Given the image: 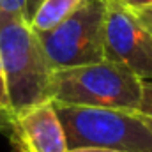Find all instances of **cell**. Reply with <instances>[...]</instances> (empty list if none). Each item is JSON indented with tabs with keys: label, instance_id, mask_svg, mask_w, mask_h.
I'll return each instance as SVG.
<instances>
[{
	"label": "cell",
	"instance_id": "obj_1",
	"mask_svg": "<svg viewBox=\"0 0 152 152\" xmlns=\"http://www.w3.org/2000/svg\"><path fill=\"white\" fill-rule=\"evenodd\" d=\"M0 58L11 113L50 99L53 67L37 32L23 16L0 12Z\"/></svg>",
	"mask_w": 152,
	"mask_h": 152
},
{
	"label": "cell",
	"instance_id": "obj_2",
	"mask_svg": "<svg viewBox=\"0 0 152 152\" xmlns=\"http://www.w3.org/2000/svg\"><path fill=\"white\" fill-rule=\"evenodd\" d=\"M67 147L152 152V118L140 112L55 103Z\"/></svg>",
	"mask_w": 152,
	"mask_h": 152
},
{
	"label": "cell",
	"instance_id": "obj_3",
	"mask_svg": "<svg viewBox=\"0 0 152 152\" xmlns=\"http://www.w3.org/2000/svg\"><path fill=\"white\" fill-rule=\"evenodd\" d=\"M143 80L113 60L57 69L51 75L50 99L76 106L120 108L138 112Z\"/></svg>",
	"mask_w": 152,
	"mask_h": 152
},
{
	"label": "cell",
	"instance_id": "obj_4",
	"mask_svg": "<svg viewBox=\"0 0 152 152\" xmlns=\"http://www.w3.org/2000/svg\"><path fill=\"white\" fill-rule=\"evenodd\" d=\"M37 36L53 71L104 60L106 0H83L64 21Z\"/></svg>",
	"mask_w": 152,
	"mask_h": 152
},
{
	"label": "cell",
	"instance_id": "obj_5",
	"mask_svg": "<svg viewBox=\"0 0 152 152\" xmlns=\"http://www.w3.org/2000/svg\"><path fill=\"white\" fill-rule=\"evenodd\" d=\"M104 58L126 66L142 80H152V34L122 0H106Z\"/></svg>",
	"mask_w": 152,
	"mask_h": 152
},
{
	"label": "cell",
	"instance_id": "obj_6",
	"mask_svg": "<svg viewBox=\"0 0 152 152\" xmlns=\"http://www.w3.org/2000/svg\"><path fill=\"white\" fill-rule=\"evenodd\" d=\"M11 145L16 152H67L62 122L51 99L11 113L7 122Z\"/></svg>",
	"mask_w": 152,
	"mask_h": 152
},
{
	"label": "cell",
	"instance_id": "obj_7",
	"mask_svg": "<svg viewBox=\"0 0 152 152\" xmlns=\"http://www.w3.org/2000/svg\"><path fill=\"white\" fill-rule=\"evenodd\" d=\"M81 2L83 0H44L37 9V12L34 14L30 27L37 34L51 30L60 21H64L69 14H73Z\"/></svg>",
	"mask_w": 152,
	"mask_h": 152
},
{
	"label": "cell",
	"instance_id": "obj_8",
	"mask_svg": "<svg viewBox=\"0 0 152 152\" xmlns=\"http://www.w3.org/2000/svg\"><path fill=\"white\" fill-rule=\"evenodd\" d=\"M9 115H11V103L7 96V83H5V75H4L2 58H0V120L7 122Z\"/></svg>",
	"mask_w": 152,
	"mask_h": 152
},
{
	"label": "cell",
	"instance_id": "obj_9",
	"mask_svg": "<svg viewBox=\"0 0 152 152\" xmlns=\"http://www.w3.org/2000/svg\"><path fill=\"white\" fill-rule=\"evenodd\" d=\"M138 112L152 118V80H143L142 85V101Z\"/></svg>",
	"mask_w": 152,
	"mask_h": 152
},
{
	"label": "cell",
	"instance_id": "obj_10",
	"mask_svg": "<svg viewBox=\"0 0 152 152\" xmlns=\"http://www.w3.org/2000/svg\"><path fill=\"white\" fill-rule=\"evenodd\" d=\"M0 12L25 18V0H0Z\"/></svg>",
	"mask_w": 152,
	"mask_h": 152
},
{
	"label": "cell",
	"instance_id": "obj_11",
	"mask_svg": "<svg viewBox=\"0 0 152 152\" xmlns=\"http://www.w3.org/2000/svg\"><path fill=\"white\" fill-rule=\"evenodd\" d=\"M133 12H134V16L138 18V21L152 34V4L145 5V7H140V9L133 11Z\"/></svg>",
	"mask_w": 152,
	"mask_h": 152
},
{
	"label": "cell",
	"instance_id": "obj_12",
	"mask_svg": "<svg viewBox=\"0 0 152 152\" xmlns=\"http://www.w3.org/2000/svg\"><path fill=\"white\" fill-rule=\"evenodd\" d=\"M42 2H44V0H25V20H27L28 23L32 21L34 14L37 12V9L41 7Z\"/></svg>",
	"mask_w": 152,
	"mask_h": 152
},
{
	"label": "cell",
	"instance_id": "obj_13",
	"mask_svg": "<svg viewBox=\"0 0 152 152\" xmlns=\"http://www.w3.org/2000/svg\"><path fill=\"white\" fill-rule=\"evenodd\" d=\"M67 152H124V151L104 149V147H78V149H69Z\"/></svg>",
	"mask_w": 152,
	"mask_h": 152
},
{
	"label": "cell",
	"instance_id": "obj_14",
	"mask_svg": "<svg viewBox=\"0 0 152 152\" xmlns=\"http://www.w3.org/2000/svg\"><path fill=\"white\" fill-rule=\"evenodd\" d=\"M122 2H124V5L129 7L131 11H136V9H140V7H145V5L152 4V0H122Z\"/></svg>",
	"mask_w": 152,
	"mask_h": 152
}]
</instances>
